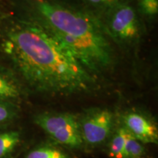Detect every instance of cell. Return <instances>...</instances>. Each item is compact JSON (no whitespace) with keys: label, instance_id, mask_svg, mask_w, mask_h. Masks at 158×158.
Returning <instances> with one entry per match:
<instances>
[{"label":"cell","instance_id":"cell-1","mask_svg":"<svg viewBox=\"0 0 158 158\" xmlns=\"http://www.w3.org/2000/svg\"><path fill=\"white\" fill-rule=\"evenodd\" d=\"M5 50L23 78L53 93L84 92L94 79L71 51L40 23H21L7 33Z\"/></svg>","mask_w":158,"mask_h":158},{"label":"cell","instance_id":"cell-9","mask_svg":"<svg viewBox=\"0 0 158 158\" xmlns=\"http://www.w3.org/2000/svg\"><path fill=\"white\" fill-rule=\"evenodd\" d=\"M20 95L16 84L9 77L0 73V100L14 99Z\"/></svg>","mask_w":158,"mask_h":158},{"label":"cell","instance_id":"cell-10","mask_svg":"<svg viewBox=\"0 0 158 158\" xmlns=\"http://www.w3.org/2000/svg\"><path fill=\"white\" fill-rule=\"evenodd\" d=\"M25 158H70L59 149L51 147H41L31 150Z\"/></svg>","mask_w":158,"mask_h":158},{"label":"cell","instance_id":"cell-7","mask_svg":"<svg viewBox=\"0 0 158 158\" xmlns=\"http://www.w3.org/2000/svg\"><path fill=\"white\" fill-rule=\"evenodd\" d=\"M21 141L19 132L11 130L0 133V158H4L13 151Z\"/></svg>","mask_w":158,"mask_h":158},{"label":"cell","instance_id":"cell-12","mask_svg":"<svg viewBox=\"0 0 158 158\" xmlns=\"http://www.w3.org/2000/svg\"><path fill=\"white\" fill-rule=\"evenodd\" d=\"M81 1L88 7L106 12L118 4L127 2V0H81Z\"/></svg>","mask_w":158,"mask_h":158},{"label":"cell","instance_id":"cell-2","mask_svg":"<svg viewBox=\"0 0 158 158\" xmlns=\"http://www.w3.org/2000/svg\"><path fill=\"white\" fill-rule=\"evenodd\" d=\"M37 21L61 41L89 73L109 68L113 54L104 31L88 12L61 0H25Z\"/></svg>","mask_w":158,"mask_h":158},{"label":"cell","instance_id":"cell-8","mask_svg":"<svg viewBox=\"0 0 158 158\" xmlns=\"http://www.w3.org/2000/svg\"><path fill=\"white\" fill-rule=\"evenodd\" d=\"M128 130L126 128L118 129L112 138L110 147V155L114 158H124V147L127 140Z\"/></svg>","mask_w":158,"mask_h":158},{"label":"cell","instance_id":"cell-4","mask_svg":"<svg viewBox=\"0 0 158 158\" xmlns=\"http://www.w3.org/2000/svg\"><path fill=\"white\" fill-rule=\"evenodd\" d=\"M105 13L108 21V29L114 37L126 42L138 37L139 26L137 14L127 1L114 6Z\"/></svg>","mask_w":158,"mask_h":158},{"label":"cell","instance_id":"cell-13","mask_svg":"<svg viewBox=\"0 0 158 158\" xmlns=\"http://www.w3.org/2000/svg\"><path fill=\"white\" fill-rule=\"evenodd\" d=\"M140 8L143 14L155 16L158 12V0H138Z\"/></svg>","mask_w":158,"mask_h":158},{"label":"cell","instance_id":"cell-3","mask_svg":"<svg viewBox=\"0 0 158 158\" xmlns=\"http://www.w3.org/2000/svg\"><path fill=\"white\" fill-rule=\"evenodd\" d=\"M35 122L59 143L72 148L79 147L82 144L80 126L71 114H40L35 117Z\"/></svg>","mask_w":158,"mask_h":158},{"label":"cell","instance_id":"cell-5","mask_svg":"<svg viewBox=\"0 0 158 158\" xmlns=\"http://www.w3.org/2000/svg\"><path fill=\"white\" fill-rule=\"evenodd\" d=\"M113 116L108 110H97L83 120L80 127L82 139L90 145H97L107 138L112 127Z\"/></svg>","mask_w":158,"mask_h":158},{"label":"cell","instance_id":"cell-14","mask_svg":"<svg viewBox=\"0 0 158 158\" xmlns=\"http://www.w3.org/2000/svg\"><path fill=\"white\" fill-rule=\"evenodd\" d=\"M13 112L7 104L0 100V124L8 121L13 117Z\"/></svg>","mask_w":158,"mask_h":158},{"label":"cell","instance_id":"cell-11","mask_svg":"<svg viewBox=\"0 0 158 158\" xmlns=\"http://www.w3.org/2000/svg\"><path fill=\"white\" fill-rule=\"evenodd\" d=\"M144 153V148L141 141L133 137L130 133L126 140L124 158H141Z\"/></svg>","mask_w":158,"mask_h":158},{"label":"cell","instance_id":"cell-6","mask_svg":"<svg viewBox=\"0 0 158 158\" xmlns=\"http://www.w3.org/2000/svg\"><path fill=\"white\" fill-rule=\"evenodd\" d=\"M126 129L142 143H157V127L145 116L138 113H129L124 116Z\"/></svg>","mask_w":158,"mask_h":158}]
</instances>
